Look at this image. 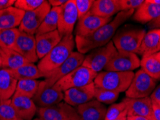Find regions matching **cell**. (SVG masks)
Segmentation results:
<instances>
[{
	"label": "cell",
	"mask_w": 160,
	"mask_h": 120,
	"mask_svg": "<svg viewBox=\"0 0 160 120\" xmlns=\"http://www.w3.org/2000/svg\"><path fill=\"white\" fill-rule=\"evenodd\" d=\"M33 120H43V119H40V118H36V119H34Z\"/></svg>",
	"instance_id": "c3c4849f"
},
{
	"label": "cell",
	"mask_w": 160,
	"mask_h": 120,
	"mask_svg": "<svg viewBox=\"0 0 160 120\" xmlns=\"http://www.w3.org/2000/svg\"><path fill=\"white\" fill-rule=\"evenodd\" d=\"M15 0H0V10L12 7V4H15Z\"/></svg>",
	"instance_id": "ab89813d"
},
{
	"label": "cell",
	"mask_w": 160,
	"mask_h": 120,
	"mask_svg": "<svg viewBox=\"0 0 160 120\" xmlns=\"http://www.w3.org/2000/svg\"><path fill=\"white\" fill-rule=\"evenodd\" d=\"M69 0H49L48 3L52 6V7H58L64 5Z\"/></svg>",
	"instance_id": "60d3db41"
},
{
	"label": "cell",
	"mask_w": 160,
	"mask_h": 120,
	"mask_svg": "<svg viewBox=\"0 0 160 120\" xmlns=\"http://www.w3.org/2000/svg\"><path fill=\"white\" fill-rule=\"evenodd\" d=\"M127 119L128 120H149L145 117H139V116H128Z\"/></svg>",
	"instance_id": "7bdbcfd3"
},
{
	"label": "cell",
	"mask_w": 160,
	"mask_h": 120,
	"mask_svg": "<svg viewBox=\"0 0 160 120\" xmlns=\"http://www.w3.org/2000/svg\"><path fill=\"white\" fill-rule=\"evenodd\" d=\"M80 120H105L107 108L95 98L77 108Z\"/></svg>",
	"instance_id": "ac0fdd59"
},
{
	"label": "cell",
	"mask_w": 160,
	"mask_h": 120,
	"mask_svg": "<svg viewBox=\"0 0 160 120\" xmlns=\"http://www.w3.org/2000/svg\"><path fill=\"white\" fill-rule=\"evenodd\" d=\"M40 81L34 79H22L18 81L15 92L32 98L39 88Z\"/></svg>",
	"instance_id": "f546056e"
},
{
	"label": "cell",
	"mask_w": 160,
	"mask_h": 120,
	"mask_svg": "<svg viewBox=\"0 0 160 120\" xmlns=\"http://www.w3.org/2000/svg\"><path fill=\"white\" fill-rule=\"evenodd\" d=\"M121 12L119 0H95L90 12L103 18H112Z\"/></svg>",
	"instance_id": "cb8c5ba5"
},
{
	"label": "cell",
	"mask_w": 160,
	"mask_h": 120,
	"mask_svg": "<svg viewBox=\"0 0 160 120\" xmlns=\"http://www.w3.org/2000/svg\"><path fill=\"white\" fill-rule=\"evenodd\" d=\"M0 120H22L15 111L11 98L0 101Z\"/></svg>",
	"instance_id": "1f68e13d"
},
{
	"label": "cell",
	"mask_w": 160,
	"mask_h": 120,
	"mask_svg": "<svg viewBox=\"0 0 160 120\" xmlns=\"http://www.w3.org/2000/svg\"><path fill=\"white\" fill-rule=\"evenodd\" d=\"M18 80L11 70L0 69V98L1 100L9 99L15 93Z\"/></svg>",
	"instance_id": "603a6c76"
},
{
	"label": "cell",
	"mask_w": 160,
	"mask_h": 120,
	"mask_svg": "<svg viewBox=\"0 0 160 120\" xmlns=\"http://www.w3.org/2000/svg\"><path fill=\"white\" fill-rule=\"evenodd\" d=\"M62 38L57 30L48 33L36 35V51L38 59L44 58Z\"/></svg>",
	"instance_id": "44dd1931"
},
{
	"label": "cell",
	"mask_w": 160,
	"mask_h": 120,
	"mask_svg": "<svg viewBox=\"0 0 160 120\" xmlns=\"http://www.w3.org/2000/svg\"><path fill=\"white\" fill-rule=\"evenodd\" d=\"M85 55L84 54L79 53L78 51L73 52L68 59L61 65L56 70L48 74V77L44 81H40L39 88L43 89L46 87H51L55 85L57 82L63 79L73 70L81 66L84 62Z\"/></svg>",
	"instance_id": "8992f818"
},
{
	"label": "cell",
	"mask_w": 160,
	"mask_h": 120,
	"mask_svg": "<svg viewBox=\"0 0 160 120\" xmlns=\"http://www.w3.org/2000/svg\"><path fill=\"white\" fill-rule=\"evenodd\" d=\"M141 65L137 54L118 51L109 61L104 70L105 71L132 72Z\"/></svg>",
	"instance_id": "8fae6325"
},
{
	"label": "cell",
	"mask_w": 160,
	"mask_h": 120,
	"mask_svg": "<svg viewBox=\"0 0 160 120\" xmlns=\"http://www.w3.org/2000/svg\"><path fill=\"white\" fill-rule=\"evenodd\" d=\"M77 20L78 14L74 0H69L64 5L61 7L57 28L61 36L63 37L72 35Z\"/></svg>",
	"instance_id": "7c38bea8"
},
{
	"label": "cell",
	"mask_w": 160,
	"mask_h": 120,
	"mask_svg": "<svg viewBox=\"0 0 160 120\" xmlns=\"http://www.w3.org/2000/svg\"><path fill=\"white\" fill-rule=\"evenodd\" d=\"M127 117H128V112H127V109H126V111L121 114V117L115 120H127Z\"/></svg>",
	"instance_id": "ee69618b"
},
{
	"label": "cell",
	"mask_w": 160,
	"mask_h": 120,
	"mask_svg": "<svg viewBox=\"0 0 160 120\" xmlns=\"http://www.w3.org/2000/svg\"><path fill=\"white\" fill-rule=\"evenodd\" d=\"M152 117L153 120H160V105L154 101H152Z\"/></svg>",
	"instance_id": "74e56055"
},
{
	"label": "cell",
	"mask_w": 160,
	"mask_h": 120,
	"mask_svg": "<svg viewBox=\"0 0 160 120\" xmlns=\"http://www.w3.org/2000/svg\"><path fill=\"white\" fill-rule=\"evenodd\" d=\"M14 50L20 53L29 63H34L39 60L37 55L36 41L35 35L20 31Z\"/></svg>",
	"instance_id": "5bb4252c"
},
{
	"label": "cell",
	"mask_w": 160,
	"mask_h": 120,
	"mask_svg": "<svg viewBox=\"0 0 160 120\" xmlns=\"http://www.w3.org/2000/svg\"><path fill=\"white\" fill-rule=\"evenodd\" d=\"M45 2V0H17L14 5L15 7L26 12L40 7Z\"/></svg>",
	"instance_id": "836d02e7"
},
{
	"label": "cell",
	"mask_w": 160,
	"mask_h": 120,
	"mask_svg": "<svg viewBox=\"0 0 160 120\" xmlns=\"http://www.w3.org/2000/svg\"><path fill=\"white\" fill-rule=\"evenodd\" d=\"M24 15L25 12L15 7L0 10V31L19 27Z\"/></svg>",
	"instance_id": "7402d4cb"
},
{
	"label": "cell",
	"mask_w": 160,
	"mask_h": 120,
	"mask_svg": "<svg viewBox=\"0 0 160 120\" xmlns=\"http://www.w3.org/2000/svg\"><path fill=\"white\" fill-rule=\"evenodd\" d=\"M75 46V38L73 34L63 37L58 45L40 60L38 64V69L47 74L48 78L49 73L56 70L68 59L74 52Z\"/></svg>",
	"instance_id": "7a4b0ae2"
},
{
	"label": "cell",
	"mask_w": 160,
	"mask_h": 120,
	"mask_svg": "<svg viewBox=\"0 0 160 120\" xmlns=\"http://www.w3.org/2000/svg\"><path fill=\"white\" fill-rule=\"evenodd\" d=\"M159 105H160V104H159Z\"/></svg>",
	"instance_id": "816d5d0a"
},
{
	"label": "cell",
	"mask_w": 160,
	"mask_h": 120,
	"mask_svg": "<svg viewBox=\"0 0 160 120\" xmlns=\"http://www.w3.org/2000/svg\"><path fill=\"white\" fill-rule=\"evenodd\" d=\"M37 114L43 120H80L77 109L62 102L51 107L38 108Z\"/></svg>",
	"instance_id": "9c48e42d"
},
{
	"label": "cell",
	"mask_w": 160,
	"mask_h": 120,
	"mask_svg": "<svg viewBox=\"0 0 160 120\" xmlns=\"http://www.w3.org/2000/svg\"><path fill=\"white\" fill-rule=\"evenodd\" d=\"M156 87V80L152 79L143 70H138L126 91V98H141L148 97Z\"/></svg>",
	"instance_id": "ba28073f"
},
{
	"label": "cell",
	"mask_w": 160,
	"mask_h": 120,
	"mask_svg": "<svg viewBox=\"0 0 160 120\" xmlns=\"http://www.w3.org/2000/svg\"><path fill=\"white\" fill-rule=\"evenodd\" d=\"M126 110V105L123 101L121 102L113 103L108 108L105 114V120H115L121 116Z\"/></svg>",
	"instance_id": "e575fe53"
},
{
	"label": "cell",
	"mask_w": 160,
	"mask_h": 120,
	"mask_svg": "<svg viewBox=\"0 0 160 120\" xmlns=\"http://www.w3.org/2000/svg\"><path fill=\"white\" fill-rule=\"evenodd\" d=\"M61 12V7H52L38 30L36 35H40L55 31L58 28V17ZM35 35V36H36Z\"/></svg>",
	"instance_id": "4316f807"
},
{
	"label": "cell",
	"mask_w": 160,
	"mask_h": 120,
	"mask_svg": "<svg viewBox=\"0 0 160 120\" xmlns=\"http://www.w3.org/2000/svg\"><path fill=\"white\" fill-rule=\"evenodd\" d=\"M159 16L160 5L153 4L149 0H145L134 12L133 19L141 24H146L152 22Z\"/></svg>",
	"instance_id": "d4e9b609"
},
{
	"label": "cell",
	"mask_w": 160,
	"mask_h": 120,
	"mask_svg": "<svg viewBox=\"0 0 160 120\" xmlns=\"http://www.w3.org/2000/svg\"><path fill=\"white\" fill-rule=\"evenodd\" d=\"M95 91L94 82L84 86L69 89L63 91V101L73 107H77L95 98Z\"/></svg>",
	"instance_id": "4fadbf2b"
},
{
	"label": "cell",
	"mask_w": 160,
	"mask_h": 120,
	"mask_svg": "<svg viewBox=\"0 0 160 120\" xmlns=\"http://www.w3.org/2000/svg\"><path fill=\"white\" fill-rule=\"evenodd\" d=\"M98 74L92 70L81 65L59 80L55 85L62 91L72 88H77L93 83Z\"/></svg>",
	"instance_id": "52a82bcc"
},
{
	"label": "cell",
	"mask_w": 160,
	"mask_h": 120,
	"mask_svg": "<svg viewBox=\"0 0 160 120\" xmlns=\"http://www.w3.org/2000/svg\"><path fill=\"white\" fill-rule=\"evenodd\" d=\"M2 50L3 52V62H2V68L14 70L26 64L27 63H29L23 56L15 50H7V49H2Z\"/></svg>",
	"instance_id": "83f0119b"
},
{
	"label": "cell",
	"mask_w": 160,
	"mask_h": 120,
	"mask_svg": "<svg viewBox=\"0 0 160 120\" xmlns=\"http://www.w3.org/2000/svg\"><path fill=\"white\" fill-rule=\"evenodd\" d=\"M123 101L126 105L128 116H139L153 120L152 101L149 96L141 98H126Z\"/></svg>",
	"instance_id": "2e32d148"
},
{
	"label": "cell",
	"mask_w": 160,
	"mask_h": 120,
	"mask_svg": "<svg viewBox=\"0 0 160 120\" xmlns=\"http://www.w3.org/2000/svg\"><path fill=\"white\" fill-rule=\"evenodd\" d=\"M32 100L38 108L51 107L62 102L63 92L55 86L38 89Z\"/></svg>",
	"instance_id": "e0dca14e"
},
{
	"label": "cell",
	"mask_w": 160,
	"mask_h": 120,
	"mask_svg": "<svg viewBox=\"0 0 160 120\" xmlns=\"http://www.w3.org/2000/svg\"><path fill=\"white\" fill-rule=\"evenodd\" d=\"M14 76L18 81L22 79H34L36 80L39 78L44 77L47 79V74L42 72L38 69V65L32 63H27L16 70H12Z\"/></svg>",
	"instance_id": "484cf974"
},
{
	"label": "cell",
	"mask_w": 160,
	"mask_h": 120,
	"mask_svg": "<svg viewBox=\"0 0 160 120\" xmlns=\"http://www.w3.org/2000/svg\"><path fill=\"white\" fill-rule=\"evenodd\" d=\"M74 3L78 14V20H79L90 12L94 0H74Z\"/></svg>",
	"instance_id": "d590c367"
},
{
	"label": "cell",
	"mask_w": 160,
	"mask_h": 120,
	"mask_svg": "<svg viewBox=\"0 0 160 120\" xmlns=\"http://www.w3.org/2000/svg\"><path fill=\"white\" fill-rule=\"evenodd\" d=\"M11 100L15 111L21 119L22 120L32 119L38 109L32 98L15 92Z\"/></svg>",
	"instance_id": "d6986e66"
},
{
	"label": "cell",
	"mask_w": 160,
	"mask_h": 120,
	"mask_svg": "<svg viewBox=\"0 0 160 120\" xmlns=\"http://www.w3.org/2000/svg\"><path fill=\"white\" fill-rule=\"evenodd\" d=\"M134 77L132 72L101 71L94 80L96 88L121 93L126 91Z\"/></svg>",
	"instance_id": "277c9868"
},
{
	"label": "cell",
	"mask_w": 160,
	"mask_h": 120,
	"mask_svg": "<svg viewBox=\"0 0 160 120\" xmlns=\"http://www.w3.org/2000/svg\"><path fill=\"white\" fill-rule=\"evenodd\" d=\"M145 35L143 27L128 24L117 30L112 41L118 52L136 54Z\"/></svg>",
	"instance_id": "3957f363"
},
{
	"label": "cell",
	"mask_w": 160,
	"mask_h": 120,
	"mask_svg": "<svg viewBox=\"0 0 160 120\" xmlns=\"http://www.w3.org/2000/svg\"><path fill=\"white\" fill-rule=\"evenodd\" d=\"M119 93L100 88H96L95 91V98L102 103H112L116 102L119 96Z\"/></svg>",
	"instance_id": "d6a6232c"
},
{
	"label": "cell",
	"mask_w": 160,
	"mask_h": 120,
	"mask_svg": "<svg viewBox=\"0 0 160 120\" xmlns=\"http://www.w3.org/2000/svg\"><path fill=\"white\" fill-rule=\"evenodd\" d=\"M140 66L146 74L156 81L160 80V62L154 56L142 58Z\"/></svg>",
	"instance_id": "f1b7e54d"
},
{
	"label": "cell",
	"mask_w": 160,
	"mask_h": 120,
	"mask_svg": "<svg viewBox=\"0 0 160 120\" xmlns=\"http://www.w3.org/2000/svg\"><path fill=\"white\" fill-rule=\"evenodd\" d=\"M149 27L153 29H160V16L149 23Z\"/></svg>",
	"instance_id": "b9f144b4"
},
{
	"label": "cell",
	"mask_w": 160,
	"mask_h": 120,
	"mask_svg": "<svg viewBox=\"0 0 160 120\" xmlns=\"http://www.w3.org/2000/svg\"><path fill=\"white\" fill-rule=\"evenodd\" d=\"M145 0H119L121 11L135 10L144 2Z\"/></svg>",
	"instance_id": "8d00e7d4"
},
{
	"label": "cell",
	"mask_w": 160,
	"mask_h": 120,
	"mask_svg": "<svg viewBox=\"0 0 160 120\" xmlns=\"http://www.w3.org/2000/svg\"><path fill=\"white\" fill-rule=\"evenodd\" d=\"M0 101H1V98H0Z\"/></svg>",
	"instance_id": "681fc988"
},
{
	"label": "cell",
	"mask_w": 160,
	"mask_h": 120,
	"mask_svg": "<svg viewBox=\"0 0 160 120\" xmlns=\"http://www.w3.org/2000/svg\"><path fill=\"white\" fill-rule=\"evenodd\" d=\"M135 10L121 11L115 18L88 36H75V44L79 53L86 54L94 49L107 45L114 37L119 27L133 15Z\"/></svg>",
	"instance_id": "6da1fadb"
},
{
	"label": "cell",
	"mask_w": 160,
	"mask_h": 120,
	"mask_svg": "<svg viewBox=\"0 0 160 120\" xmlns=\"http://www.w3.org/2000/svg\"><path fill=\"white\" fill-rule=\"evenodd\" d=\"M149 1L153 4H158V5H160V0H149Z\"/></svg>",
	"instance_id": "7dc6e473"
},
{
	"label": "cell",
	"mask_w": 160,
	"mask_h": 120,
	"mask_svg": "<svg viewBox=\"0 0 160 120\" xmlns=\"http://www.w3.org/2000/svg\"><path fill=\"white\" fill-rule=\"evenodd\" d=\"M2 62H3V52L2 50L0 48V69L2 66Z\"/></svg>",
	"instance_id": "f6af8a7d"
},
{
	"label": "cell",
	"mask_w": 160,
	"mask_h": 120,
	"mask_svg": "<svg viewBox=\"0 0 160 120\" xmlns=\"http://www.w3.org/2000/svg\"><path fill=\"white\" fill-rule=\"evenodd\" d=\"M112 20V18L98 17L89 12L83 17L78 20V23L75 30V36H88L103 25L108 24Z\"/></svg>",
	"instance_id": "9a60e30c"
},
{
	"label": "cell",
	"mask_w": 160,
	"mask_h": 120,
	"mask_svg": "<svg viewBox=\"0 0 160 120\" xmlns=\"http://www.w3.org/2000/svg\"><path fill=\"white\" fill-rule=\"evenodd\" d=\"M51 9V6L48 1H46L40 7L35 10L25 12L18 29L21 32L36 35L38 30Z\"/></svg>",
	"instance_id": "30bf717a"
},
{
	"label": "cell",
	"mask_w": 160,
	"mask_h": 120,
	"mask_svg": "<svg viewBox=\"0 0 160 120\" xmlns=\"http://www.w3.org/2000/svg\"><path fill=\"white\" fill-rule=\"evenodd\" d=\"M117 52V49L111 41L105 46L95 48L89 52L84 58L82 65L98 74L105 69Z\"/></svg>",
	"instance_id": "5b68a950"
},
{
	"label": "cell",
	"mask_w": 160,
	"mask_h": 120,
	"mask_svg": "<svg viewBox=\"0 0 160 120\" xmlns=\"http://www.w3.org/2000/svg\"><path fill=\"white\" fill-rule=\"evenodd\" d=\"M153 56H154V57L156 58L157 60H159L160 62V52H159V53H157L156 54H154V55Z\"/></svg>",
	"instance_id": "bcb514c9"
},
{
	"label": "cell",
	"mask_w": 160,
	"mask_h": 120,
	"mask_svg": "<svg viewBox=\"0 0 160 120\" xmlns=\"http://www.w3.org/2000/svg\"><path fill=\"white\" fill-rule=\"evenodd\" d=\"M150 98L152 101L160 104V85L155 88L154 91L150 95Z\"/></svg>",
	"instance_id": "f35d334b"
},
{
	"label": "cell",
	"mask_w": 160,
	"mask_h": 120,
	"mask_svg": "<svg viewBox=\"0 0 160 120\" xmlns=\"http://www.w3.org/2000/svg\"><path fill=\"white\" fill-rule=\"evenodd\" d=\"M20 32L18 28L0 31V48L14 50Z\"/></svg>",
	"instance_id": "4dcf8cb0"
},
{
	"label": "cell",
	"mask_w": 160,
	"mask_h": 120,
	"mask_svg": "<svg viewBox=\"0 0 160 120\" xmlns=\"http://www.w3.org/2000/svg\"><path fill=\"white\" fill-rule=\"evenodd\" d=\"M160 52V29H153L146 32L136 54L142 58L149 57Z\"/></svg>",
	"instance_id": "ffe728a7"
},
{
	"label": "cell",
	"mask_w": 160,
	"mask_h": 120,
	"mask_svg": "<svg viewBox=\"0 0 160 120\" xmlns=\"http://www.w3.org/2000/svg\"><path fill=\"white\" fill-rule=\"evenodd\" d=\"M127 120H128V119H127Z\"/></svg>",
	"instance_id": "f907efd6"
}]
</instances>
